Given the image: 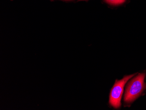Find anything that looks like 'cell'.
<instances>
[{
    "label": "cell",
    "mask_w": 146,
    "mask_h": 110,
    "mask_svg": "<svg viewBox=\"0 0 146 110\" xmlns=\"http://www.w3.org/2000/svg\"><path fill=\"white\" fill-rule=\"evenodd\" d=\"M145 76V73L140 74L129 83L125 93V103L132 102L141 94L146 87L144 82Z\"/></svg>",
    "instance_id": "6da1fadb"
},
{
    "label": "cell",
    "mask_w": 146,
    "mask_h": 110,
    "mask_svg": "<svg viewBox=\"0 0 146 110\" xmlns=\"http://www.w3.org/2000/svg\"><path fill=\"white\" fill-rule=\"evenodd\" d=\"M136 74L125 76L120 80H116L113 87L111 90L110 103L114 108H118L121 106V100L123 92L124 87L128 81Z\"/></svg>",
    "instance_id": "7a4b0ae2"
},
{
    "label": "cell",
    "mask_w": 146,
    "mask_h": 110,
    "mask_svg": "<svg viewBox=\"0 0 146 110\" xmlns=\"http://www.w3.org/2000/svg\"><path fill=\"white\" fill-rule=\"evenodd\" d=\"M126 0H104V1L111 5H119L123 4Z\"/></svg>",
    "instance_id": "3957f363"
},
{
    "label": "cell",
    "mask_w": 146,
    "mask_h": 110,
    "mask_svg": "<svg viewBox=\"0 0 146 110\" xmlns=\"http://www.w3.org/2000/svg\"><path fill=\"white\" fill-rule=\"evenodd\" d=\"M61 1H72V0H61Z\"/></svg>",
    "instance_id": "277c9868"
},
{
    "label": "cell",
    "mask_w": 146,
    "mask_h": 110,
    "mask_svg": "<svg viewBox=\"0 0 146 110\" xmlns=\"http://www.w3.org/2000/svg\"><path fill=\"white\" fill-rule=\"evenodd\" d=\"M79 1H86V0H78Z\"/></svg>",
    "instance_id": "5b68a950"
},
{
    "label": "cell",
    "mask_w": 146,
    "mask_h": 110,
    "mask_svg": "<svg viewBox=\"0 0 146 110\" xmlns=\"http://www.w3.org/2000/svg\"><path fill=\"white\" fill-rule=\"evenodd\" d=\"M51 1H53V0H51Z\"/></svg>",
    "instance_id": "8992f818"
}]
</instances>
